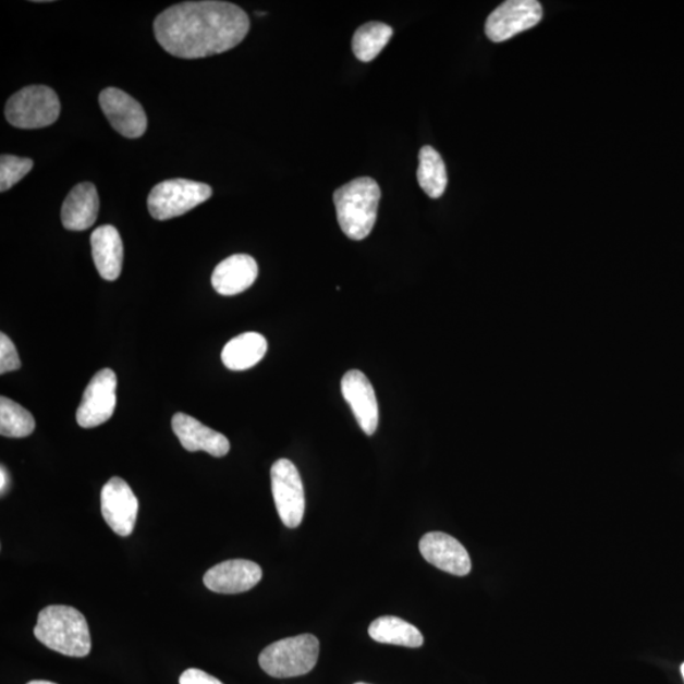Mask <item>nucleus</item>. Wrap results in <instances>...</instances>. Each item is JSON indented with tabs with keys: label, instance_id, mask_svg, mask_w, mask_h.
I'll return each mask as SVG.
<instances>
[{
	"label": "nucleus",
	"instance_id": "nucleus-13",
	"mask_svg": "<svg viewBox=\"0 0 684 684\" xmlns=\"http://www.w3.org/2000/svg\"><path fill=\"white\" fill-rule=\"evenodd\" d=\"M259 564L233 559L212 566L204 577L205 585L216 594L235 595L253 589L261 581Z\"/></svg>",
	"mask_w": 684,
	"mask_h": 684
},
{
	"label": "nucleus",
	"instance_id": "nucleus-2",
	"mask_svg": "<svg viewBox=\"0 0 684 684\" xmlns=\"http://www.w3.org/2000/svg\"><path fill=\"white\" fill-rule=\"evenodd\" d=\"M34 634L38 642L62 656L83 658L91 650L87 620L70 606L52 604L38 615Z\"/></svg>",
	"mask_w": 684,
	"mask_h": 684
},
{
	"label": "nucleus",
	"instance_id": "nucleus-16",
	"mask_svg": "<svg viewBox=\"0 0 684 684\" xmlns=\"http://www.w3.org/2000/svg\"><path fill=\"white\" fill-rule=\"evenodd\" d=\"M258 274V264L251 255H232L216 267L212 285L219 294L236 295L248 290Z\"/></svg>",
	"mask_w": 684,
	"mask_h": 684
},
{
	"label": "nucleus",
	"instance_id": "nucleus-8",
	"mask_svg": "<svg viewBox=\"0 0 684 684\" xmlns=\"http://www.w3.org/2000/svg\"><path fill=\"white\" fill-rule=\"evenodd\" d=\"M542 19V8L536 0H509L489 14L486 35L493 42L510 40L538 25Z\"/></svg>",
	"mask_w": 684,
	"mask_h": 684
},
{
	"label": "nucleus",
	"instance_id": "nucleus-17",
	"mask_svg": "<svg viewBox=\"0 0 684 684\" xmlns=\"http://www.w3.org/2000/svg\"><path fill=\"white\" fill-rule=\"evenodd\" d=\"M99 198L95 184L85 182L74 186L61 209V221L70 231L88 230L96 223Z\"/></svg>",
	"mask_w": 684,
	"mask_h": 684
},
{
	"label": "nucleus",
	"instance_id": "nucleus-1",
	"mask_svg": "<svg viewBox=\"0 0 684 684\" xmlns=\"http://www.w3.org/2000/svg\"><path fill=\"white\" fill-rule=\"evenodd\" d=\"M154 29L170 56L201 59L235 48L251 29V20L236 4L205 0L171 5L155 20Z\"/></svg>",
	"mask_w": 684,
	"mask_h": 684
},
{
	"label": "nucleus",
	"instance_id": "nucleus-12",
	"mask_svg": "<svg viewBox=\"0 0 684 684\" xmlns=\"http://www.w3.org/2000/svg\"><path fill=\"white\" fill-rule=\"evenodd\" d=\"M341 391L361 429L371 437L378 429L379 407L369 379L359 370H350L341 380Z\"/></svg>",
	"mask_w": 684,
	"mask_h": 684
},
{
	"label": "nucleus",
	"instance_id": "nucleus-18",
	"mask_svg": "<svg viewBox=\"0 0 684 684\" xmlns=\"http://www.w3.org/2000/svg\"><path fill=\"white\" fill-rule=\"evenodd\" d=\"M93 260L100 277L113 282L119 279L123 264V244L120 232L111 224L100 227L90 236Z\"/></svg>",
	"mask_w": 684,
	"mask_h": 684
},
{
	"label": "nucleus",
	"instance_id": "nucleus-29",
	"mask_svg": "<svg viewBox=\"0 0 684 684\" xmlns=\"http://www.w3.org/2000/svg\"><path fill=\"white\" fill-rule=\"evenodd\" d=\"M681 671H682V675H683V680H684V663H683V665L681 668Z\"/></svg>",
	"mask_w": 684,
	"mask_h": 684
},
{
	"label": "nucleus",
	"instance_id": "nucleus-23",
	"mask_svg": "<svg viewBox=\"0 0 684 684\" xmlns=\"http://www.w3.org/2000/svg\"><path fill=\"white\" fill-rule=\"evenodd\" d=\"M36 429L33 415L10 399H0V433L5 438H27Z\"/></svg>",
	"mask_w": 684,
	"mask_h": 684
},
{
	"label": "nucleus",
	"instance_id": "nucleus-22",
	"mask_svg": "<svg viewBox=\"0 0 684 684\" xmlns=\"http://www.w3.org/2000/svg\"><path fill=\"white\" fill-rule=\"evenodd\" d=\"M393 36V28L380 22H370L357 28L353 38L355 57L363 62L375 60Z\"/></svg>",
	"mask_w": 684,
	"mask_h": 684
},
{
	"label": "nucleus",
	"instance_id": "nucleus-24",
	"mask_svg": "<svg viewBox=\"0 0 684 684\" xmlns=\"http://www.w3.org/2000/svg\"><path fill=\"white\" fill-rule=\"evenodd\" d=\"M34 168V161L27 158L2 155L0 158V191L11 190L14 184L22 181Z\"/></svg>",
	"mask_w": 684,
	"mask_h": 684
},
{
	"label": "nucleus",
	"instance_id": "nucleus-30",
	"mask_svg": "<svg viewBox=\"0 0 684 684\" xmlns=\"http://www.w3.org/2000/svg\"><path fill=\"white\" fill-rule=\"evenodd\" d=\"M355 684H367V683H355Z\"/></svg>",
	"mask_w": 684,
	"mask_h": 684
},
{
	"label": "nucleus",
	"instance_id": "nucleus-5",
	"mask_svg": "<svg viewBox=\"0 0 684 684\" xmlns=\"http://www.w3.org/2000/svg\"><path fill=\"white\" fill-rule=\"evenodd\" d=\"M60 111L56 91L45 85H29L8 99L5 119L17 129H44L58 121Z\"/></svg>",
	"mask_w": 684,
	"mask_h": 684
},
{
	"label": "nucleus",
	"instance_id": "nucleus-4",
	"mask_svg": "<svg viewBox=\"0 0 684 684\" xmlns=\"http://www.w3.org/2000/svg\"><path fill=\"white\" fill-rule=\"evenodd\" d=\"M320 656V642L315 635L285 637L261 651L259 664L274 679H293L314 670Z\"/></svg>",
	"mask_w": 684,
	"mask_h": 684
},
{
	"label": "nucleus",
	"instance_id": "nucleus-11",
	"mask_svg": "<svg viewBox=\"0 0 684 684\" xmlns=\"http://www.w3.org/2000/svg\"><path fill=\"white\" fill-rule=\"evenodd\" d=\"M99 105L112 127L124 137H142L147 129V117L142 105L121 89L107 88L99 96Z\"/></svg>",
	"mask_w": 684,
	"mask_h": 684
},
{
	"label": "nucleus",
	"instance_id": "nucleus-6",
	"mask_svg": "<svg viewBox=\"0 0 684 684\" xmlns=\"http://www.w3.org/2000/svg\"><path fill=\"white\" fill-rule=\"evenodd\" d=\"M211 196L212 188L205 183L171 179L154 186L147 198V208L155 220L167 221L192 211Z\"/></svg>",
	"mask_w": 684,
	"mask_h": 684
},
{
	"label": "nucleus",
	"instance_id": "nucleus-10",
	"mask_svg": "<svg viewBox=\"0 0 684 684\" xmlns=\"http://www.w3.org/2000/svg\"><path fill=\"white\" fill-rule=\"evenodd\" d=\"M100 510L112 530L120 536H130L135 530L138 500L122 478L108 480L100 493Z\"/></svg>",
	"mask_w": 684,
	"mask_h": 684
},
{
	"label": "nucleus",
	"instance_id": "nucleus-14",
	"mask_svg": "<svg viewBox=\"0 0 684 684\" xmlns=\"http://www.w3.org/2000/svg\"><path fill=\"white\" fill-rule=\"evenodd\" d=\"M419 551L427 562L450 574H469L472 562L468 551L453 536L429 533L419 541Z\"/></svg>",
	"mask_w": 684,
	"mask_h": 684
},
{
	"label": "nucleus",
	"instance_id": "nucleus-9",
	"mask_svg": "<svg viewBox=\"0 0 684 684\" xmlns=\"http://www.w3.org/2000/svg\"><path fill=\"white\" fill-rule=\"evenodd\" d=\"M117 404V376L112 369H102L85 388L76 411V422L84 429H91L110 419Z\"/></svg>",
	"mask_w": 684,
	"mask_h": 684
},
{
	"label": "nucleus",
	"instance_id": "nucleus-15",
	"mask_svg": "<svg viewBox=\"0 0 684 684\" xmlns=\"http://www.w3.org/2000/svg\"><path fill=\"white\" fill-rule=\"evenodd\" d=\"M171 427L183 448L191 453L206 452L215 457H222L230 452V441L224 435L209 429L198 419L182 412H178L171 419Z\"/></svg>",
	"mask_w": 684,
	"mask_h": 684
},
{
	"label": "nucleus",
	"instance_id": "nucleus-28",
	"mask_svg": "<svg viewBox=\"0 0 684 684\" xmlns=\"http://www.w3.org/2000/svg\"><path fill=\"white\" fill-rule=\"evenodd\" d=\"M27 684H57V683L49 682V681H30Z\"/></svg>",
	"mask_w": 684,
	"mask_h": 684
},
{
	"label": "nucleus",
	"instance_id": "nucleus-27",
	"mask_svg": "<svg viewBox=\"0 0 684 684\" xmlns=\"http://www.w3.org/2000/svg\"><path fill=\"white\" fill-rule=\"evenodd\" d=\"M10 474H8L5 466L2 465V469H0V491H2V494L8 491V488H10Z\"/></svg>",
	"mask_w": 684,
	"mask_h": 684
},
{
	"label": "nucleus",
	"instance_id": "nucleus-26",
	"mask_svg": "<svg viewBox=\"0 0 684 684\" xmlns=\"http://www.w3.org/2000/svg\"><path fill=\"white\" fill-rule=\"evenodd\" d=\"M179 684H223L220 680L213 677L204 671L197 670V668H191L186 670L179 679Z\"/></svg>",
	"mask_w": 684,
	"mask_h": 684
},
{
	"label": "nucleus",
	"instance_id": "nucleus-7",
	"mask_svg": "<svg viewBox=\"0 0 684 684\" xmlns=\"http://www.w3.org/2000/svg\"><path fill=\"white\" fill-rule=\"evenodd\" d=\"M270 476L279 517L286 527H298L306 510L305 489L298 469L288 459H279L271 466Z\"/></svg>",
	"mask_w": 684,
	"mask_h": 684
},
{
	"label": "nucleus",
	"instance_id": "nucleus-20",
	"mask_svg": "<svg viewBox=\"0 0 684 684\" xmlns=\"http://www.w3.org/2000/svg\"><path fill=\"white\" fill-rule=\"evenodd\" d=\"M369 635L372 640L399 645V647L419 648L424 644V636L416 626L394 616H383L372 621Z\"/></svg>",
	"mask_w": 684,
	"mask_h": 684
},
{
	"label": "nucleus",
	"instance_id": "nucleus-3",
	"mask_svg": "<svg viewBox=\"0 0 684 684\" xmlns=\"http://www.w3.org/2000/svg\"><path fill=\"white\" fill-rule=\"evenodd\" d=\"M382 192L371 178H357L333 193L338 221L349 239L361 241L375 228Z\"/></svg>",
	"mask_w": 684,
	"mask_h": 684
},
{
	"label": "nucleus",
	"instance_id": "nucleus-21",
	"mask_svg": "<svg viewBox=\"0 0 684 684\" xmlns=\"http://www.w3.org/2000/svg\"><path fill=\"white\" fill-rule=\"evenodd\" d=\"M417 181L430 198L438 199L445 193L448 173L441 155L431 146H424L418 155Z\"/></svg>",
	"mask_w": 684,
	"mask_h": 684
},
{
	"label": "nucleus",
	"instance_id": "nucleus-19",
	"mask_svg": "<svg viewBox=\"0 0 684 684\" xmlns=\"http://www.w3.org/2000/svg\"><path fill=\"white\" fill-rule=\"evenodd\" d=\"M267 350L266 338L258 332H246L228 342L221 359L230 370H246L255 367L266 356Z\"/></svg>",
	"mask_w": 684,
	"mask_h": 684
},
{
	"label": "nucleus",
	"instance_id": "nucleus-25",
	"mask_svg": "<svg viewBox=\"0 0 684 684\" xmlns=\"http://www.w3.org/2000/svg\"><path fill=\"white\" fill-rule=\"evenodd\" d=\"M20 368L21 359L17 349H15L13 341L4 332L0 333V375H5L8 371L19 370Z\"/></svg>",
	"mask_w": 684,
	"mask_h": 684
}]
</instances>
